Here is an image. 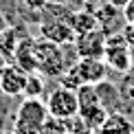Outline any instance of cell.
Here are the masks:
<instances>
[{
	"label": "cell",
	"instance_id": "14",
	"mask_svg": "<svg viewBox=\"0 0 134 134\" xmlns=\"http://www.w3.org/2000/svg\"><path fill=\"white\" fill-rule=\"evenodd\" d=\"M108 114L110 112L105 110V105H94V108H88V110H83V112H79L81 121L90 127V130H94V132H99V127H101V123L105 121Z\"/></svg>",
	"mask_w": 134,
	"mask_h": 134
},
{
	"label": "cell",
	"instance_id": "2",
	"mask_svg": "<svg viewBox=\"0 0 134 134\" xmlns=\"http://www.w3.org/2000/svg\"><path fill=\"white\" fill-rule=\"evenodd\" d=\"M103 59L108 64V68H112L114 72H130L134 66V55L132 46L125 42L123 33H114V35H105V51Z\"/></svg>",
	"mask_w": 134,
	"mask_h": 134
},
{
	"label": "cell",
	"instance_id": "20",
	"mask_svg": "<svg viewBox=\"0 0 134 134\" xmlns=\"http://www.w3.org/2000/svg\"><path fill=\"white\" fill-rule=\"evenodd\" d=\"M121 13H123V20L134 24V0H127V2L121 7Z\"/></svg>",
	"mask_w": 134,
	"mask_h": 134
},
{
	"label": "cell",
	"instance_id": "16",
	"mask_svg": "<svg viewBox=\"0 0 134 134\" xmlns=\"http://www.w3.org/2000/svg\"><path fill=\"white\" fill-rule=\"evenodd\" d=\"M57 79H59V86H64V88H70V90H77V88H79L81 86V77H79V72H77V68H75V66H68V68H66L64 72H62V75H59L57 77Z\"/></svg>",
	"mask_w": 134,
	"mask_h": 134
},
{
	"label": "cell",
	"instance_id": "19",
	"mask_svg": "<svg viewBox=\"0 0 134 134\" xmlns=\"http://www.w3.org/2000/svg\"><path fill=\"white\" fill-rule=\"evenodd\" d=\"M11 134H40V127L24 125V123H13V130H11Z\"/></svg>",
	"mask_w": 134,
	"mask_h": 134
},
{
	"label": "cell",
	"instance_id": "15",
	"mask_svg": "<svg viewBox=\"0 0 134 134\" xmlns=\"http://www.w3.org/2000/svg\"><path fill=\"white\" fill-rule=\"evenodd\" d=\"M18 42H20V35H18V31H15L13 26L2 29V35H0V53L7 59L13 57V51H15V46H18Z\"/></svg>",
	"mask_w": 134,
	"mask_h": 134
},
{
	"label": "cell",
	"instance_id": "22",
	"mask_svg": "<svg viewBox=\"0 0 134 134\" xmlns=\"http://www.w3.org/2000/svg\"><path fill=\"white\" fill-rule=\"evenodd\" d=\"M123 37H125V42L130 44V46L134 48V24H130V22H125V26H123Z\"/></svg>",
	"mask_w": 134,
	"mask_h": 134
},
{
	"label": "cell",
	"instance_id": "28",
	"mask_svg": "<svg viewBox=\"0 0 134 134\" xmlns=\"http://www.w3.org/2000/svg\"><path fill=\"white\" fill-rule=\"evenodd\" d=\"M132 134H134V130H132Z\"/></svg>",
	"mask_w": 134,
	"mask_h": 134
},
{
	"label": "cell",
	"instance_id": "9",
	"mask_svg": "<svg viewBox=\"0 0 134 134\" xmlns=\"http://www.w3.org/2000/svg\"><path fill=\"white\" fill-rule=\"evenodd\" d=\"M13 64H18L22 70L26 72H35L37 70V64H35V40L31 35H24L20 37L18 46L13 51Z\"/></svg>",
	"mask_w": 134,
	"mask_h": 134
},
{
	"label": "cell",
	"instance_id": "25",
	"mask_svg": "<svg viewBox=\"0 0 134 134\" xmlns=\"http://www.w3.org/2000/svg\"><path fill=\"white\" fill-rule=\"evenodd\" d=\"M130 97H132V99H134V88H132V90H130Z\"/></svg>",
	"mask_w": 134,
	"mask_h": 134
},
{
	"label": "cell",
	"instance_id": "4",
	"mask_svg": "<svg viewBox=\"0 0 134 134\" xmlns=\"http://www.w3.org/2000/svg\"><path fill=\"white\" fill-rule=\"evenodd\" d=\"M105 35L108 33L101 26L99 29H92V31H86V33H77L75 42H72L77 57H103Z\"/></svg>",
	"mask_w": 134,
	"mask_h": 134
},
{
	"label": "cell",
	"instance_id": "26",
	"mask_svg": "<svg viewBox=\"0 0 134 134\" xmlns=\"http://www.w3.org/2000/svg\"><path fill=\"white\" fill-rule=\"evenodd\" d=\"M0 134H9V132H4V130H0Z\"/></svg>",
	"mask_w": 134,
	"mask_h": 134
},
{
	"label": "cell",
	"instance_id": "5",
	"mask_svg": "<svg viewBox=\"0 0 134 134\" xmlns=\"http://www.w3.org/2000/svg\"><path fill=\"white\" fill-rule=\"evenodd\" d=\"M46 119H48L46 101L24 97V101L18 105V110H15L13 123H24V125H33V127H42V123Z\"/></svg>",
	"mask_w": 134,
	"mask_h": 134
},
{
	"label": "cell",
	"instance_id": "3",
	"mask_svg": "<svg viewBox=\"0 0 134 134\" xmlns=\"http://www.w3.org/2000/svg\"><path fill=\"white\" fill-rule=\"evenodd\" d=\"M46 108L48 114L55 116V119H70V116L79 114V101H77V92L70 90V88L57 86L55 90L46 97Z\"/></svg>",
	"mask_w": 134,
	"mask_h": 134
},
{
	"label": "cell",
	"instance_id": "18",
	"mask_svg": "<svg viewBox=\"0 0 134 134\" xmlns=\"http://www.w3.org/2000/svg\"><path fill=\"white\" fill-rule=\"evenodd\" d=\"M40 134H66V123L62 119H55V116L48 114V119L40 127Z\"/></svg>",
	"mask_w": 134,
	"mask_h": 134
},
{
	"label": "cell",
	"instance_id": "11",
	"mask_svg": "<svg viewBox=\"0 0 134 134\" xmlns=\"http://www.w3.org/2000/svg\"><path fill=\"white\" fill-rule=\"evenodd\" d=\"M75 92H77V101H79V112L94 108V105H103L99 83H81Z\"/></svg>",
	"mask_w": 134,
	"mask_h": 134
},
{
	"label": "cell",
	"instance_id": "27",
	"mask_svg": "<svg viewBox=\"0 0 134 134\" xmlns=\"http://www.w3.org/2000/svg\"><path fill=\"white\" fill-rule=\"evenodd\" d=\"M0 35H2V29H0Z\"/></svg>",
	"mask_w": 134,
	"mask_h": 134
},
{
	"label": "cell",
	"instance_id": "17",
	"mask_svg": "<svg viewBox=\"0 0 134 134\" xmlns=\"http://www.w3.org/2000/svg\"><path fill=\"white\" fill-rule=\"evenodd\" d=\"M64 123H66V134H94V130H90V127L83 123L79 114H75V116H70V119H66Z\"/></svg>",
	"mask_w": 134,
	"mask_h": 134
},
{
	"label": "cell",
	"instance_id": "7",
	"mask_svg": "<svg viewBox=\"0 0 134 134\" xmlns=\"http://www.w3.org/2000/svg\"><path fill=\"white\" fill-rule=\"evenodd\" d=\"M26 77L29 72L22 70L18 64H7L4 70L0 72V92H4L7 97H20L24 92V86H26Z\"/></svg>",
	"mask_w": 134,
	"mask_h": 134
},
{
	"label": "cell",
	"instance_id": "21",
	"mask_svg": "<svg viewBox=\"0 0 134 134\" xmlns=\"http://www.w3.org/2000/svg\"><path fill=\"white\" fill-rule=\"evenodd\" d=\"M48 2H51V0H24L26 9H31V11H42Z\"/></svg>",
	"mask_w": 134,
	"mask_h": 134
},
{
	"label": "cell",
	"instance_id": "1",
	"mask_svg": "<svg viewBox=\"0 0 134 134\" xmlns=\"http://www.w3.org/2000/svg\"><path fill=\"white\" fill-rule=\"evenodd\" d=\"M35 64H37V72H42L44 77H59L70 66L66 64L64 46L51 40H44V37L35 40Z\"/></svg>",
	"mask_w": 134,
	"mask_h": 134
},
{
	"label": "cell",
	"instance_id": "8",
	"mask_svg": "<svg viewBox=\"0 0 134 134\" xmlns=\"http://www.w3.org/2000/svg\"><path fill=\"white\" fill-rule=\"evenodd\" d=\"M72 66L77 68L83 83H101L105 81L108 70H110L103 57H79Z\"/></svg>",
	"mask_w": 134,
	"mask_h": 134
},
{
	"label": "cell",
	"instance_id": "12",
	"mask_svg": "<svg viewBox=\"0 0 134 134\" xmlns=\"http://www.w3.org/2000/svg\"><path fill=\"white\" fill-rule=\"evenodd\" d=\"M70 24H72V29H75V33H86V31L99 29V20H97V15H94V11H92V9L72 11Z\"/></svg>",
	"mask_w": 134,
	"mask_h": 134
},
{
	"label": "cell",
	"instance_id": "24",
	"mask_svg": "<svg viewBox=\"0 0 134 134\" xmlns=\"http://www.w3.org/2000/svg\"><path fill=\"white\" fill-rule=\"evenodd\" d=\"M86 2H88V4H92V2H101V0H86Z\"/></svg>",
	"mask_w": 134,
	"mask_h": 134
},
{
	"label": "cell",
	"instance_id": "13",
	"mask_svg": "<svg viewBox=\"0 0 134 134\" xmlns=\"http://www.w3.org/2000/svg\"><path fill=\"white\" fill-rule=\"evenodd\" d=\"M44 88H46V81H44V75H42V72H37V70H35V72H29L22 97H29V99H42V97H44Z\"/></svg>",
	"mask_w": 134,
	"mask_h": 134
},
{
	"label": "cell",
	"instance_id": "6",
	"mask_svg": "<svg viewBox=\"0 0 134 134\" xmlns=\"http://www.w3.org/2000/svg\"><path fill=\"white\" fill-rule=\"evenodd\" d=\"M40 33L44 40H51L59 46H72V42L77 37L70 20H42Z\"/></svg>",
	"mask_w": 134,
	"mask_h": 134
},
{
	"label": "cell",
	"instance_id": "23",
	"mask_svg": "<svg viewBox=\"0 0 134 134\" xmlns=\"http://www.w3.org/2000/svg\"><path fill=\"white\" fill-rule=\"evenodd\" d=\"M7 64H9V59H7V57H4V55H2V53H0V72H2V70H4V66H7Z\"/></svg>",
	"mask_w": 134,
	"mask_h": 134
},
{
	"label": "cell",
	"instance_id": "10",
	"mask_svg": "<svg viewBox=\"0 0 134 134\" xmlns=\"http://www.w3.org/2000/svg\"><path fill=\"white\" fill-rule=\"evenodd\" d=\"M134 123L123 112H110L99 127V134H132Z\"/></svg>",
	"mask_w": 134,
	"mask_h": 134
}]
</instances>
